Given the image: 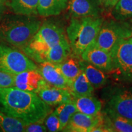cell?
I'll list each match as a JSON object with an SVG mask.
<instances>
[{"label":"cell","mask_w":132,"mask_h":132,"mask_svg":"<svg viewBox=\"0 0 132 132\" xmlns=\"http://www.w3.org/2000/svg\"><path fill=\"white\" fill-rule=\"evenodd\" d=\"M51 110L37 93L16 87L0 88V111L26 124L44 121Z\"/></svg>","instance_id":"cell-1"},{"label":"cell","mask_w":132,"mask_h":132,"mask_svg":"<svg viewBox=\"0 0 132 132\" xmlns=\"http://www.w3.org/2000/svg\"><path fill=\"white\" fill-rule=\"evenodd\" d=\"M42 22L34 15L15 14L4 16L0 23V39L22 49L40 28Z\"/></svg>","instance_id":"cell-2"},{"label":"cell","mask_w":132,"mask_h":132,"mask_svg":"<svg viewBox=\"0 0 132 132\" xmlns=\"http://www.w3.org/2000/svg\"><path fill=\"white\" fill-rule=\"evenodd\" d=\"M103 20V16L71 18L66 34L72 55L80 57L82 53L96 40Z\"/></svg>","instance_id":"cell-3"},{"label":"cell","mask_w":132,"mask_h":132,"mask_svg":"<svg viewBox=\"0 0 132 132\" xmlns=\"http://www.w3.org/2000/svg\"><path fill=\"white\" fill-rule=\"evenodd\" d=\"M65 37L62 26L53 21H46L22 50L32 61L41 63L47 51Z\"/></svg>","instance_id":"cell-4"},{"label":"cell","mask_w":132,"mask_h":132,"mask_svg":"<svg viewBox=\"0 0 132 132\" xmlns=\"http://www.w3.org/2000/svg\"><path fill=\"white\" fill-rule=\"evenodd\" d=\"M131 37V23L130 21L116 20L113 18L103 20L95 44L110 54L119 42Z\"/></svg>","instance_id":"cell-5"},{"label":"cell","mask_w":132,"mask_h":132,"mask_svg":"<svg viewBox=\"0 0 132 132\" xmlns=\"http://www.w3.org/2000/svg\"><path fill=\"white\" fill-rule=\"evenodd\" d=\"M113 61L111 73L119 81L132 82V44L128 39L120 40L110 53Z\"/></svg>","instance_id":"cell-6"},{"label":"cell","mask_w":132,"mask_h":132,"mask_svg":"<svg viewBox=\"0 0 132 132\" xmlns=\"http://www.w3.org/2000/svg\"><path fill=\"white\" fill-rule=\"evenodd\" d=\"M37 68L34 62L23 53L14 48L0 44V70L16 75Z\"/></svg>","instance_id":"cell-7"},{"label":"cell","mask_w":132,"mask_h":132,"mask_svg":"<svg viewBox=\"0 0 132 132\" xmlns=\"http://www.w3.org/2000/svg\"><path fill=\"white\" fill-rule=\"evenodd\" d=\"M80 58L105 73H111L113 70V61L111 54L95 45V41L82 53Z\"/></svg>","instance_id":"cell-8"},{"label":"cell","mask_w":132,"mask_h":132,"mask_svg":"<svg viewBox=\"0 0 132 132\" xmlns=\"http://www.w3.org/2000/svg\"><path fill=\"white\" fill-rule=\"evenodd\" d=\"M67 9L71 18L102 16L105 11L101 0H69Z\"/></svg>","instance_id":"cell-9"},{"label":"cell","mask_w":132,"mask_h":132,"mask_svg":"<svg viewBox=\"0 0 132 132\" xmlns=\"http://www.w3.org/2000/svg\"><path fill=\"white\" fill-rule=\"evenodd\" d=\"M48 85L37 69L24 71L15 75L14 87L25 91L37 94Z\"/></svg>","instance_id":"cell-10"},{"label":"cell","mask_w":132,"mask_h":132,"mask_svg":"<svg viewBox=\"0 0 132 132\" xmlns=\"http://www.w3.org/2000/svg\"><path fill=\"white\" fill-rule=\"evenodd\" d=\"M106 107L132 121V91L118 90L110 97Z\"/></svg>","instance_id":"cell-11"},{"label":"cell","mask_w":132,"mask_h":132,"mask_svg":"<svg viewBox=\"0 0 132 132\" xmlns=\"http://www.w3.org/2000/svg\"><path fill=\"white\" fill-rule=\"evenodd\" d=\"M103 120L101 111L96 116H91L80 112H77L72 116L69 122L62 130L69 132H91L92 130Z\"/></svg>","instance_id":"cell-12"},{"label":"cell","mask_w":132,"mask_h":132,"mask_svg":"<svg viewBox=\"0 0 132 132\" xmlns=\"http://www.w3.org/2000/svg\"><path fill=\"white\" fill-rule=\"evenodd\" d=\"M37 69L48 85L69 89V82L62 74L57 64L44 62L40 63Z\"/></svg>","instance_id":"cell-13"},{"label":"cell","mask_w":132,"mask_h":132,"mask_svg":"<svg viewBox=\"0 0 132 132\" xmlns=\"http://www.w3.org/2000/svg\"><path fill=\"white\" fill-rule=\"evenodd\" d=\"M37 94L43 101L50 106L58 105L73 100V97L69 89L50 85L42 88Z\"/></svg>","instance_id":"cell-14"},{"label":"cell","mask_w":132,"mask_h":132,"mask_svg":"<svg viewBox=\"0 0 132 132\" xmlns=\"http://www.w3.org/2000/svg\"><path fill=\"white\" fill-rule=\"evenodd\" d=\"M102 113L103 116V122L110 132H132L131 120L118 114L106 106Z\"/></svg>","instance_id":"cell-15"},{"label":"cell","mask_w":132,"mask_h":132,"mask_svg":"<svg viewBox=\"0 0 132 132\" xmlns=\"http://www.w3.org/2000/svg\"><path fill=\"white\" fill-rule=\"evenodd\" d=\"M71 54L72 48L68 39L66 37L47 51L43 57L42 62H50L59 64L65 60Z\"/></svg>","instance_id":"cell-16"},{"label":"cell","mask_w":132,"mask_h":132,"mask_svg":"<svg viewBox=\"0 0 132 132\" xmlns=\"http://www.w3.org/2000/svg\"><path fill=\"white\" fill-rule=\"evenodd\" d=\"M73 102L78 111L86 115L96 116L102 111L101 101L93 95L73 98Z\"/></svg>","instance_id":"cell-17"},{"label":"cell","mask_w":132,"mask_h":132,"mask_svg":"<svg viewBox=\"0 0 132 132\" xmlns=\"http://www.w3.org/2000/svg\"><path fill=\"white\" fill-rule=\"evenodd\" d=\"M79 64L81 70L85 73L94 88H100L106 85L108 79L105 72L82 59H80Z\"/></svg>","instance_id":"cell-18"},{"label":"cell","mask_w":132,"mask_h":132,"mask_svg":"<svg viewBox=\"0 0 132 132\" xmlns=\"http://www.w3.org/2000/svg\"><path fill=\"white\" fill-rule=\"evenodd\" d=\"M69 0H39L38 14L42 16L58 15L67 9Z\"/></svg>","instance_id":"cell-19"},{"label":"cell","mask_w":132,"mask_h":132,"mask_svg":"<svg viewBox=\"0 0 132 132\" xmlns=\"http://www.w3.org/2000/svg\"><path fill=\"white\" fill-rule=\"evenodd\" d=\"M95 89L82 71L70 83L69 90L73 98L93 95Z\"/></svg>","instance_id":"cell-20"},{"label":"cell","mask_w":132,"mask_h":132,"mask_svg":"<svg viewBox=\"0 0 132 132\" xmlns=\"http://www.w3.org/2000/svg\"><path fill=\"white\" fill-rule=\"evenodd\" d=\"M38 4L39 0H7V6L14 14L24 15H37Z\"/></svg>","instance_id":"cell-21"},{"label":"cell","mask_w":132,"mask_h":132,"mask_svg":"<svg viewBox=\"0 0 132 132\" xmlns=\"http://www.w3.org/2000/svg\"><path fill=\"white\" fill-rule=\"evenodd\" d=\"M79 61L80 57L71 54L63 62L57 64L62 74L69 82V86L81 71Z\"/></svg>","instance_id":"cell-22"},{"label":"cell","mask_w":132,"mask_h":132,"mask_svg":"<svg viewBox=\"0 0 132 132\" xmlns=\"http://www.w3.org/2000/svg\"><path fill=\"white\" fill-rule=\"evenodd\" d=\"M26 123L0 111V128L4 132L25 131Z\"/></svg>","instance_id":"cell-23"},{"label":"cell","mask_w":132,"mask_h":132,"mask_svg":"<svg viewBox=\"0 0 132 132\" xmlns=\"http://www.w3.org/2000/svg\"><path fill=\"white\" fill-rule=\"evenodd\" d=\"M114 19L119 21L132 20V0H119L111 9Z\"/></svg>","instance_id":"cell-24"},{"label":"cell","mask_w":132,"mask_h":132,"mask_svg":"<svg viewBox=\"0 0 132 132\" xmlns=\"http://www.w3.org/2000/svg\"><path fill=\"white\" fill-rule=\"evenodd\" d=\"M54 113L59 118L61 123V131H62L74 114L78 112L77 107L73 100L58 105Z\"/></svg>","instance_id":"cell-25"},{"label":"cell","mask_w":132,"mask_h":132,"mask_svg":"<svg viewBox=\"0 0 132 132\" xmlns=\"http://www.w3.org/2000/svg\"><path fill=\"white\" fill-rule=\"evenodd\" d=\"M45 120V125L48 131L50 132L61 131L60 121L54 112L50 113Z\"/></svg>","instance_id":"cell-26"},{"label":"cell","mask_w":132,"mask_h":132,"mask_svg":"<svg viewBox=\"0 0 132 132\" xmlns=\"http://www.w3.org/2000/svg\"><path fill=\"white\" fill-rule=\"evenodd\" d=\"M15 75L0 70V88L14 87Z\"/></svg>","instance_id":"cell-27"},{"label":"cell","mask_w":132,"mask_h":132,"mask_svg":"<svg viewBox=\"0 0 132 132\" xmlns=\"http://www.w3.org/2000/svg\"><path fill=\"white\" fill-rule=\"evenodd\" d=\"M47 131V127L44 124V121H38L29 123L26 125L25 128V131L27 132H43Z\"/></svg>","instance_id":"cell-28"},{"label":"cell","mask_w":132,"mask_h":132,"mask_svg":"<svg viewBox=\"0 0 132 132\" xmlns=\"http://www.w3.org/2000/svg\"><path fill=\"white\" fill-rule=\"evenodd\" d=\"M119 0H101L105 11H111Z\"/></svg>","instance_id":"cell-29"},{"label":"cell","mask_w":132,"mask_h":132,"mask_svg":"<svg viewBox=\"0 0 132 132\" xmlns=\"http://www.w3.org/2000/svg\"><path fill=\"white\" fill-rule=\"evenodd\" d=\"M7 6V0H0V23L4 17Z\"/></svg>","instance_id":"cell-30"},{"label":"cell","mask_w":132,"mask_h":132,"mask_svg":"<svg viewBox=\"0 0 132 132\" xmlns=\"http://www.w3.org/2000/svg\"><path fill=\"white\" fill-rule=\"evenodd\" d=\"M128 40H129L130 42H131V44H132V37H131L130 38H129V39H128Z\"/></svg>","instance_id":"cell-31"}]
</instances>
